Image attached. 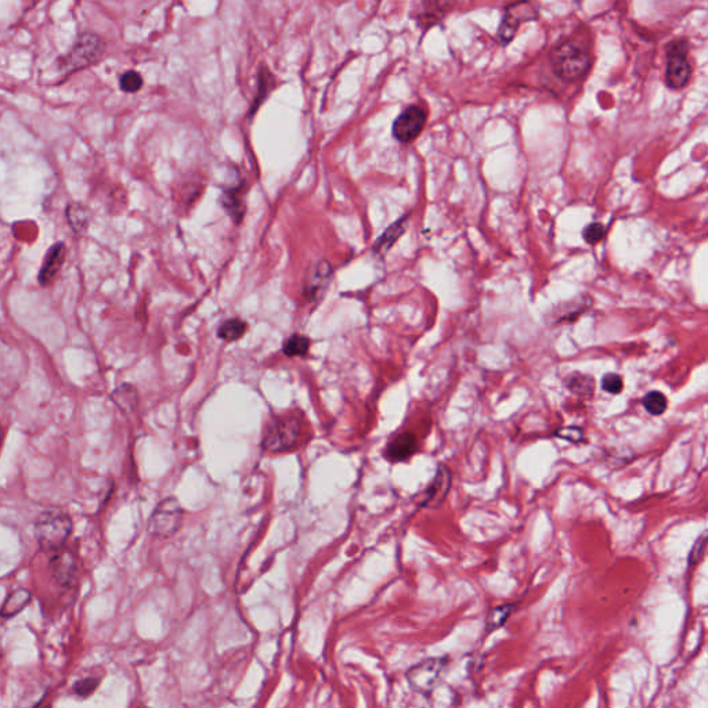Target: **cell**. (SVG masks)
I'll use <instances>...</instances> for the list:
<instances>
[{
  "mask_svg": "<svg viewBox=\"0 0 708 708\" xmlns=\"http://www.w3.org/2000/svg\"><path fill=\"white\" fill-rule=\"evenodd\" d=\"M72 533L71 517L59 508L43 511L35 521V534L40 548L47 552H56L64 548Z\"/></svg>",
  "mask_w": 708,
  "mask_h": 708,
  "instance_id": "1",
  "label": "cell"
},
{
  "mask_svg": "<svg viewBox=\"0 0 708 708\" xmlns=\"http://www.w3.org/2000/svg\"><path fill=\"white\" fill-rule=\"evenodd\" d=\"M550 63L553 72L562 79L579 81L589 71L591 57L582 45L566 40L552 50Z\"/></svg>",
  "mask_w": 708,
  "mask_h": 708,
  "instance_id": "2",
  "label": "cell"
},
{
  "mask_svg": "<svg viewBox=\"0 0 708 708\" xmlns=\"http://www.w3.org/2000/svg\"><path fill=\"white\" fill-rule=\"evenodd\" d=\"M302 433V419L295 414L274 418L267 426L261 446L270 452H285L293 449Z\"/></svg>",
  "mask_w": 708,
  "mask_h": 708,
  "instance_id": "3",
  "label": "cell"
},
{
  "mask_svg": "<svg viewBox=\"0 0 708 708\" xmlns=\"http://www.w3.org/2000/svg\"><path fill=\"white\" fill-rule=\"evenodd\" d=\"M105 50V45L95 33H83L78 37L61 65L65 73H71L97 63Z\"/></svg>",
  "mask_w": 708,
  "mask_h": 708,
  "instance_id": "4",
  "label": "cell"
},
{
  "mask_svg": "<svg viewBox=\"0 0 708 708\" xmlns=\"http://www.w3.org/2000/svg\"><path fill=\"white\" fill-rule=\"evenodd\" d=\"M183 523V509L180 504L169 497L161 501L150 517L148 531L158 538H167L173 536Z\"/></svg>",
  "mask_w": 708,
  "mask_h": 708,
  "instance_id": "5",
  "label": "cell"
},
{
  "mask_svg": "<svg viewBox=\"0 0 708 708\" xmlns=\"http://www.w3.org/2000/svg\"><path fill=\"white\" fill-rule=\"evenodd\" d=\"M446 666L447 659H427L413 667L407 673V679L415 692L430 695L440 685Z\"/></svg>",
  "mask_w": 708,
  "mask_h": 708,
  "instance_id": "6",
  "label": "cell"
},
{
  "mask_svg": "<svg viewBox=\"0 0 708 708\" xmlns=\"http://www.w3.org/2000/svg\"><path fill=\"white\" fill-rule=\"evenodd\" d=\"M692 75V66L688 60V43L685 40L673 42L667 49L666 82L671 89H682Z\"/></svg>",
  "mask_w": 708,
  "mask_h": 708,
  "instance_id": "7",
  "label": "cell"
},
{
  "mask_svg": "<svg viewBox=\"0 0 708 708\" xmlns=\"http://www.w3.org/2000/svg\"><path fill=\"white\" fill-rule=\"evenodd\" d=\"M426 112L418 105H411L406 108L393 124V136L401 143H410L415 140L425 128Z\"/></svg>",
  "mask_w": 708,
  "mask_h": 708,
  "instance_id": "8",
  "label": "cell"
},
{
  "mask_svg": "<svg viewBox=\"0 0 708 708\" xmlns=\"http://www.w3.org/2000/svg\"><path fill=\"white\" fill-rule=\"evenodd\" d=\"M50 572L61 586L72 588L78 582L79 573L76 556L65 548L56 550L50 560Z\"/></svg>",
  "mask_w": 708,
  "mask_h": 708,
  "instance_id": "9",
  "label": "cell"
},
{
  "mask_svg": "<svg viewBox=\"0 0 708 708\" xmlns=\"http://www.w3.org/2000/svg\"><path fill=\"white\" fill-rule=\"evenodd\" d=\"M452 475L446 465H439V469L427 488L422 492L419 505L422 508H437L443 504L450 491Z\"/></svg>",
  "mask_w": 708,
  "mask_h": 708,
  "instance_id": "10",
  "label": "cell"
},
{
  "mask_svg": "<svg viewBox=\"0 0 708 708\" xmlns=\"http://www.w3.org/2000/svg\"><path fill=\"white\" fill-rule=\"evenodd\" d=\"M534 18H537V11L531 7L530 3L519 1V3L509 6L507 8L505 17L502 20V24H501V28L498 33L500 39L504 43L511 42L512 37L515 36L519 25L523 21H529V20H534Z\"/></svg>",
  "mask_w": 708,
  "mask_h": 708,
  "instance_id": "11",
  "label": "cell"
},
{
  "mask_svg": "<svg viewBox=\"0 0 708 708\" xmlns=\"http://www.w3.org/2000/svg\"><path fill=\"white\" fill-rule=\"evenodd\" d=\"M450 10V0H418L414 17L425 30L437 24Z\"/></svg>",
  "mask_w": 708,
  "mask_h": 708,
  "instance_id": "12",
  "label": "cell"
},
{
  "mask_svg": "<svg viewBox=\"0 0 708 708\" xmlns=\"http://www.w3.org/2000/svg\"><path fill=\"white\" fill-rule=\"evenodd\" d=\"M65 259V245L63 242H56L47 251L43 264L39 271V283L42 285H49L59 274Z\"/></svg>",
  "mask_w": 708,
  "mask_h": 708,
  "instance_id": "13",
  "label": "cell"
},
{
  "mask_svg": "<svg viewBox=\"0 0 708 708\" xmlns=\"http://www.w3.org/2000/svg\"><path fill=\"white\" fill-rule=\"evenodd\" d=\"M417 450H418L417 437L411 433H401L389 443L387 449V456L390 461H394V462L406 461L411 455H414Z\"/></svg>",
  "mask_w": 708,
  "mask_h": 708,
  "instance_id": "14",
  "label": "cell"
},
{
  "mask_svg": "<svg viewBox=\"0 0 708 708\" xmlns=\"http://www.w3.org/2000/svg\"><path fill=\"white\" fill-rule=\"evenodd\" d=\"M31 601H33V595L28 589L18 588V589L13 591L11 594H8V596L6 598V601L0 609V617L11 618V617L17 615L18 613L23 612L30 605Z\"/></svg>",
  "mask_w": 708,
  "mask_h": 708,
  "instance_id": "15",
  "label": "cell"
},
{
  "mask_svg": "<svg viewBox=\"0 0 708 708\" xmlns=\"http://www.w3.org/2000/svg\"><path fill=\"white\" fill-rule=\"evenodd\" d=\"M516 606L517 605H502V606H497L492 610H490V613L487 614V620H485L487 632H492V631L501 628L508 621L511 614L515 612Z\"/></svg>",
  "mask_w": 708,
  "mask_h": 708,
  "instance_id": "16",
  "label": "cell"
},
{
  "mask_svg": "<svg viewBox=\"0 0 708 708\" xmlns=\"http://www.w3.org/2000/svg\"><path fill=\"white\" fill-rule=\"evenodd\" d=\"M247 322L240 320V319H231L223 322L218 331V335L220 339L227 342H234L238 341L245 332H247Z\"/></svg>",
  "mask_w": 708,
  "mask_h": 708,
  "instance_id": "17",
  "label": "cell"
},
{
  "mask_svg": "<svg viewBox=\"0 0 708 708\" xmlns=\"http://www.w3.org/2000/svg\"><path fill=\"white\" fill-rule=\"evenodd\" d=\"M642 403L644 410L651 415H661L667 410V397L660 391H649Z\"/></svg>",
  "mask_w": 708,
  "mask_h": 708,
  "instance_id": "18",
  "label": "cell"
},
{
  "mask_svg": "<svg viewBox=\"0 0 708 708\" xmlns=\"http://www.w3.org/2000/svg\"><path fill=\"white\" fill-rule=\"evenodd\" d=\"M309 348H310L309 338L299 335V334H295L285 342L283 350H284V354L288 357H300V355H305L309 352Z\"/></svg>",
  "mask_w": 708,
  "mask_h": 708,
  "instance_id": "19",
  "label": "cell"
},
{
  "mask_svg": "<svg viewBox=\"0 0 708 708\" xmlns=\"http://www.w3.org/2000/svg\"><path fill=\"white\" fill-rule=\"evenodd\" d=\"M406 222H407V216L403 218L401 220H399L396 225H390V228L381 237V240L375 245V251H379V252L387 251L396 242V240L403 234V231L406 228L404 227Z\"/></svg>",
  "mask_w": 708,
  "mask_h": 708,
  "instance_id": "20",
  "label": "cell"
},
{
  "mask_svg": "<svg viewBox=\"0 0 708 708\" xmlns=\"http://www.w3.org/2000/svg\"><path fill=\"white\" fill-rule=\"evenodd\" d=\"M240 190H231L225 194V208L228 211V213L235 219V222H240L242 216V199L240 195Z\"/></svg>",
  "mask_w": 708,
  "mask_h": 708,
  "instance_id": "21",
  "label": "cell"
},
{
  "mask_svg": "<svg viewBox=\"0 0 708 708\" xmlns=\"http://www.w3.org/2000/svg\"><path fill=\"white\" fill-rule=\"evenodd\" d=\"M119 85H121V89L124 92H128V93H136L141 89L143 86V78L140 73H137L136 71H128L125 72L122 76H121V81H119Z\"/></svg>",
  "mask_w": 708,
  "mask_h": 708,
  "instance_id": "22",
  "label": "cell"
},
{
  "mask_svg": "<svg viewBox=\"0 0 708 708\" xmlns=\"http://www.w3.org/2000/svg\"><path fill=\"white\" fill-rule=\"evenodd\" d=\"M112 400L114 403L124 411H130L134 408L136 406V394H134V390L130 389L129 394H126L125 391V387L118 389L114 391L112 394Z\"/></svg>",
  "mask_w": 708,
  "mask_h": 708,
  "instance_id": "23",
  "label": "cell"
},
{
  "mask_svg": "<svg viewBox=\"0 0 708 708\" xmlns=\"http://www.w3.org/2000/svg\"><path fill=\"white\" fill-rule=\"evenodd\" d=\"M98 683H100V679H98V678H95V676H88V678H83V679H81V680L75 682V685H73V692H75V695H76V696H79V697H82V699H83V697H88V696H90V695L96 690Z\"/></svg>",
  "mask_w": 708,
  "mask_h": 708,
  "instance_id": "24",
  "label": "cell"
},
{
  "mask_svg": "<svg viewBox=\"0 0 708 708\" xmlns=\"http://www.w3.org/2000/svg\"><path fill=\"white\" fill-rule=\"evenodd\" d=\"M569 389L574 393V394H581V396H591L592 390H594V384H592V379L591 378H586V377H573L572 381L569 382Z\"/></svg>",
  "mask_w": 708,
  "mask_h": 708,
  "instance_id": "25",
  "label": "cell"
},
{
  "mask_svg": "<svg viewBox=\"0 0 708 708\" xmlns=\"http://www.w3.org/2000/svg\"><path fill=\"white\" fill-rule=\"evenodd\" d=\"M605 227L601 223H591L585 227L582 237L588 244H598L605 237Z\"/></svg>",
  "mask_w": 708,
  "mask_h": 708,
  "instance_id": "26",
  "label": "cell"
},
{
  "mask_svg": "<svg viewBox=\"0 0 708 708\" xmlns=\"http://www.w3.org/2000/svg\"><path fill=\"white\" fill-rule=\"evenodd\" d=\"M623 379L617 374H606L602 379V389L608 393L618 394L623 390Z\"/></svg>",
  "mask_w": 708,
  "mask_h": 708,
  "instance_id": "27",
  "label": "cell"
},
{
  "mask_svg": "<svg viewBox=\"0 0 708 708\" xmlns=\"http://www.w3.org/2000/svg\"><path fill=\"white\" fill-rule=\"evenodd\" d=\"M85 212L83 208L81 206H69L68 208V213L71 215H75V218H68L69 219V223L73 227L75 231H81L82 228H85V225H86V220H88V216H83L82 213Z\"/></svg>",
  "mask_w": 708,
  "mask_h": 708,
  "instance_id": "28",
  "label": "cell"
},
{
  "mask_svg": "<svg viewBox=\"0 0 708 708\" xmlns=\"http://www.w3.org/2000/svg\"><path fill=\"white\" fill-rule=\"evenodd\" d=\"M557 437L560 439H565L570 443H579L584 440V435H582V430L579 429V427H565V429H560L555 433Z\"/></svg>",
  "mask_w": 708,
  "mask_h": 708,
  "instance_id": "29",
  "label": "cell"
},
{
  "mask_svg": "<svg viewBox=\"0 0 708 708\" xmlns=\"http://www.w3.org/2000/svg\"><path fill=\"white\" fill-rule=\"evenodd\" d=\"M704 545H706V534H703V536L700 537V540L695 544V547L692 549V552H690V557H689V563H690V565H693V563H695V562L700 557V555L703 553Z\"/></svg>",
  "mask_w": 708,
  "mask_h": 708,
  "instance_id": "30",
  "label": "cell"
},
{
  "mask_svg": "<svg viewBox=\"0 0 708 708\" xmlns=\"http://www.w3.org/2000/svg\"><path fill=\"white\" fill-rule=\"evenodd\" d=\"M3 437H4V433H3V429L0 426V449H1V444H3Z\"/></svg>",
  "mask_w": 708,
  "mask_h": 708,
  "instance_id": "31",
  "label": "cell"
}]
</instances>
